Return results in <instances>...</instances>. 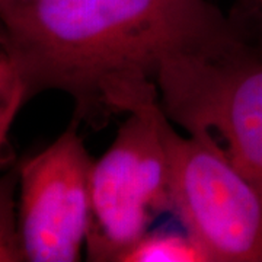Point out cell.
Wrapping results in <instances>:
<instances>
[{"label":"cell","instance_id":"cell-1","mask_svg":"<svg viewBox=\"0 0 262 262\" xmlns=\"http://www.w3.org/2000/svg\"><path fill=\"white\" fill-rule=\"evenodd\" d=\"M241 44L208 0H31L0 12V47L28 99L61 91L75 121L92 125L159 94L165 60Z\"/></svg>","mask_w":262,"mask_h":262},{"label":"cell","instance_id":"cell-10","mask_svg":"<svg viewBox=\"0 0 262 262\" xmlns=\"http://www.w3.org/2000/svg\"><path fill=\"white\" fill-rule=\"evenodd\" d=\"M0 51H2V47H0Z\"/></svg>","mask_w":262,"mask_h":262},{"label":"cell","instance_id":"cell-2","mask_svg":"<svg viewBox=\"0 0 262 262\" xmlns=\"http://www.w3.org/2000/svg\"><path fill=\"white\" fill-rule=\"evenodd\" d=\"M155 82L169 120L222 150L262 194V58L244 44L179 54Z\"/></svg>","mask_w":262,"mask_h":262},{"label":"cell","instance_id":"cell-6","mask_svg":"<svg viewBox=\"0 0 262 262\" xmlns=\"http://www.w3.org/2000/svg\"><path fill=\"white\" fill-rule=\"evenodd\" d=\"M118 262H211V258L188 232H147Z\"/></svg>","mask_w":262,"mask_h":262},{"label":"cell","instance_id":"cell-9","mask_svg":"<svg viewBox=\"0 0 262 262\" xmlns=\"http://www.w3.org/2000/svg\"><path fill=\"white\" fill-rule=\"evenodd\" d=\"M27 2H31V0H0V12L10 9V8H13V6L24 5V3H27Z\"/></svg>","mask_w":262,"mask_h":262},{"label":"cell","instance_id":"cell-5","mask_svg":"<svg viewBox=\"0 0 262 262\" xmlns=\"http://www.w3.org/2000/svg\"><path fill=\"white\" fill-rule=\"evenodd\" d=\"M77 125L73 120L48 147L18 165V234L24 261L82 259L91 222L94 160Z\"/></svg>","mask_w":262,"mask_h":262},{"label":"cell","instance_id":"cell-4","mask_svg":"<svg viewBox=\"0 0 262 262\" xmlns=\"http://www.w3.org/2000/svg\"><path fill=\"white\" fill-rule=\"evenodd\" d=\"M172 211L211 262H262V194L208 141L169 120Z\"/></svg>","mask_w":262,"mask_h":262},{"label":"cell","instance_id":"cell-3","mask_svg":"<svg viewBox=\"0 0 262 262\" xmlns=\"http://www.w3.org/2000/svg\"><path fill=\"white\" fill-rule=\"evenodd\" d=\"M168 124L159 94L149 96L128 110L111 146L94 160L88 261L118 262L156 215L172 211Z\"/></svg>","mask_w":262,"mask_h":262},{"label":"cell","instance_id":"cell-7","mask_svg":"<svg viewBox=\"0 0 262 262\" xmlns=\"http://www.w3.org/2000/svg\"><path fill=\"white\" fill-rule=\"evenodd\" d=\"M27 101V86L18 67L5 51H0V169L13 165L15 156L9 144V131Z\"/></svg>","mask_w":262,"mask_h":262},{"label":"cell","instance_id":"cell-8","mask_svg":"<svg viewBox=\"0 0 262 262\" xmlns=\"http://www.w3.org/2000/svg\"><path fill=\"white\" fill-rule=\"evenodd\" d=\"M18 165L0 177V262H20L18 234Z\"/></svg>","mask_w":262,"mask_h":262}]
</instances>
